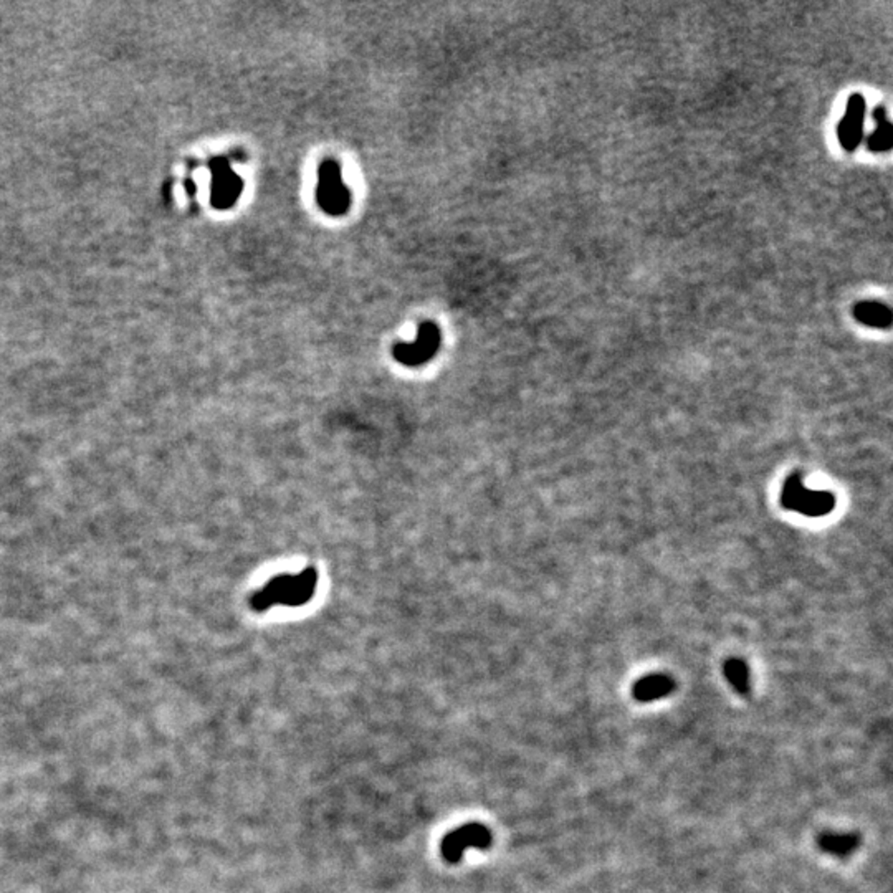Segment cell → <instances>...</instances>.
Returning a JSON list of instances; mask_svg holds the SVG:
<instances>
[{"mask_svg": "<svg viewBox=\"0 0 893 893\" xmlns=\"http://www.w3.org/2000/svg\"><path fill=\"white\" fill-rule=\"evenodd\" d=\"M724 679L732 685L733 690L740 695H750L751 675L750 667L743 659H728L724 667Z\"/></svg>", "mask_w": 893, "mask_h": 893, "instance_id": "cell-10", "label": "cell"}, {"mask_svg": "<svg viewBox=\"0 0 893 893\" xmlns=\"http://www.w3.org/2000/svg\"><path fill=\"white\" fill-rule=\"evenodd\" d=\"M440 346V331L434 323H424L417 338L412 343H399L394 348V357L405 366H420L434 357Z\"/></svg>", "mask_w": 893, "mask_h": 893, "instance_id": "cell-4", "label": "cell"}, {"mask_svg": "<svg viewBox=\"0 0 893 893\" xmlns=\"http://www.w3.org/2000/svg\"><path fill=\"white\" fill-rule=\"evenodd\" d=\"M318 584V572L314 568H306L298 576H278L270 580L263 590L251 599L255 611H267L273 606H303L314 594Z\"/></svg>", "mask_w": 893, "mask_h": 893, "instance_id": "cell-1", "label": "cell"}, {"mask_svg": "<svg viewBox=\"0 0 893 893\" xmlns=\"http://www.w3.org/2000/svg\"><path fill=\"white\" fill-rule=\"evenodd\" d=\"M781 503L786 509L803 513L811 518L829 515L836 507V498L829 491L811 490L804 485L803 477L793 474L783 487Z\"/></svg>", "mask_w": 893, "mask_h": 893, "instance_id": "cell-2", "label": "cell"}, {"mask_svg": "<svg viewBox=\"0 0 893 893\" xmlns=\"http://www.w3.org/2000/svg\"><path fill=\"white\" fill-rule=\"evenodd\" d=\"M877 129L868 138V149L872 151H887L892 146V125L887 118V111L884 107L876 109Z\"/></svg>", "mask_w": 893, "mask_h": 893, "instance_id": "cell-12", "label": "cell"}, {"mask_svg": "<svg viewBox=\"0 0 893 893\" xmlns=\"http://www.w3.org/2000/svg\"><path fill=\"white\" fill-rule=\"evenodd\" d=\"M856 318L858 322L874 326V328H888L892 323V312L885 304L877 302L858 303L856 308Z\"/></svg>", "mask_w": 893, "mask_h": 893, "instance_id": "cell-11", "label": "cell"}, {"mask_svg": "<svg viewBox=\"0 0 893 893\" xmlns=\"http://www.w3.org/2000/svg\"><path fill=\"white\" fill-rule=\"evenodd\" d=\"M864 117H866V101L860 95H854L852 98L848 99L846 117L839 125L840 144L847 151L857 149V146L860 144L862 129H864Z\"/></svg>", "mask_w": 893, "mask_h": 893, "instance_id": "cell-6", "label": "cell"}, {"mask_svg": "<svg viewBox=\"0 0 893 893\" xmlns=\"http://www.w3.org/2000/svg\"><path fill=\"white\" fill-rule=\"evenodd\" d=\"M241 189V179L233 176L225 162H217V169H215V204L221 207L231 206V204L235 202V199L239 196Z\"/></svg>", "mask_w": 893, "mask_h": 893, "instance_id": "cell-9", "label": "cell"}, {"mask_svg": "<svg viewBox=\"0 0 893 893\" xmlns=\"http://www.w3.org/2000/svg\"><path fill=\"white\" fill-rule=\"evenodd\" d=\"M316 197H318V204L326 214L343 215L348 210L351 204V192L341 179L338 162L333 159L323 162Z\"/></svg>", "mask_w": 893, "mask_h": 893, "instance_id": "cell-3", "label": "cell"}, {"mask_svg": "<svg viewBox=\"0 0 893 893\" xmlns=\"http://www.w3.org/2000/svg\"><path fill=\"white\" fill-rule=\"evenodd\" d=\"M675 687H677L675 685V680L669 677V675H665V673H652L649 677H643V679L635 682L632 695H634L637 702L651 703V702H655V700L669 697V695H672L675 692Z\"/></svg>", "mask_w": 893, "mask_h": 893, "instance_id": "cell-7", "label": "cell"}, {"mask_svg": "<svg viewBox=\"0 0 893 893\" xmlns=\"http://www.w3.org/2000/svg\"><path fill=\"white\" fill-rule=\"evenodd\" d=\"M817 846L824 854H829L832 857L847 858L856 854L860 846V836L854 832H824L817 839Z\"/></svg>", "mask_w": 893, "mask_h": 893, "instance_id": "cell-8", "label": "cell"}, {"mask_svg": "<svg viewBox=\"0 0 893 893\" xmlns=\"http://www.w3.org/2000/svg\"><path fill=\"white\" fill-rule=\"evenodd\" d=\"M490 831L480 824H468L446 836L442 842V854L448 862H458L468 848H487L490 846Z\"/></svg>", "mask_w": 893, "mask_h": 893, "instance_id": "cell-5", "label": "cell"}]
</instances>
